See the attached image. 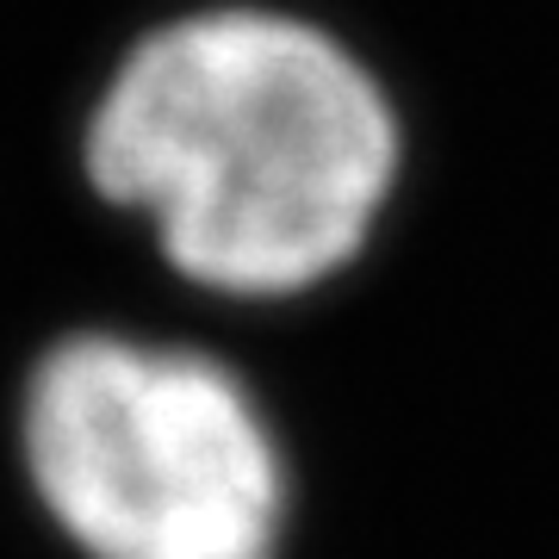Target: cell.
<instances>
[{
	"label": "cell",
	"instance_id": "1",
	"mask_svg": "<svg viewBox=\"0 0 559 559\" xmlns=\"http://www.w3.org/2000/svg\"><path fill=\"white\" fill-rule=\"evenodd\" d=\"M87 180L156 224L212 293L280 299L373 237L399 112L373 69L280 7H200L143 32L87 112Z\"/></svg>",
	"mask_w": 559,
	"mask_h": 559
},
{
	"label": "cell",
	"instance_id": "2",
	"mask_svg": "<svg viewBox=\"0 0 559 559\" xmlns=\"http://www.w3.org/2000/svg\"><path fill=\"white\" fill-rule=\"evenodd\" d=\"M25 473L87 559H274L286 460L249 385L175 342L69 336L20 411Z\"/></svg>",
	"mask_w": 559,
	"mask_h": 559
}]
</instances>
